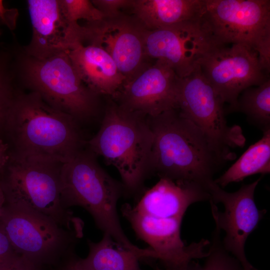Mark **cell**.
I'll list each match as a JSON object with an SVG mask.
<instances>
[{"mask_svg":"<svg viewBox=\"0 0 270 270\" xmlns=\"http://www.w3.org/2000/svg\"><path fill=\"white\" fill-rule=\"evenodd\" d=\"M10 158L64 163L84 149L79 122L36 92H18L0 126Z\"/></svg>","mask_w":270,"mask_h":270,"instance_id":"6da1fadb","label":"cell"},{"mask_svg":"<svg viewBox=\"0 0 270 270\" xmlns=\"http://www.w3.org/2000/svg\"><path fill=\"white\" fill-rule=\"evenodd\" d=\"M148 118L154 135L151 174L195 182L208 190L226 161L204 134L176 108Z\"/></svg>","mask_w":270,"mask_h":270,"instance_id":"7a4b0ae2","label":"cell"},{"mask_svg":"<svg viewBox=\"0 0 270 270\" xmlns=\"http://www.w3.org/2000/svg\"><path fill=\"white\" fill-rule=\"evenodd\" d=\"M110 98L100 128L86 144L118 170L124 195L134 194L151 174L153 133L147 116L126 110Z\"/></svg>","mask_w":270,"mask_h":270,"instance_id":"3957f363","label":"cell"},{"mask_svg":"<svg viewBox=\"0 0 270 270\" xmlns=\"http://www.w3.org/2000/svg\"><path fill=\"white\" fill-rule=\"evenodd\" d=\"M96 156L83 149L62 164L60 171V201L67 210L73 206L84 208L97 227L117 244L140 254L143 249L133 244L120 225L117 204L124 195V187L99 164Z\"/></svg>","mask_w":270,"mask_h":270,"instance_id":"277c9868","label":"cell"},{"mask_svg":"<svg viewBox=\"0 0 270 270\" xmlns=\"http://www.w3.org/2000/svg\"><path fill=\"white\" fill-rule=\"evenodd\" d=\"M62 164L8 158L0 169V187L4 204L42 214L62 226L82 236L83 222L61 203Z\"/></svg>","mask_w":270,"mask_h":270,"instance_id":"5b68a950","label":"cell"},{"mask_svg":"<svg viewBox=\"0 0 270 270\" xmlns=\"http://www.w3.org/2000/svg\"><path fill=\"white\" fill-rule=\"evenodd\" d=\"M18 58V70L27 86L51 106L78 122L98 114L100 96L81 80L68 51L43 59L28 55Z\"/></svg>","mask_w":270,"mask_h":270,"instance_id":"8992f818","label":"cell"},{"mask_svg":"<svg viewBox=\"0 0 270 270\" xmlns=\"http://www.w3.org/2000/svg\"><path fill=\"white\" fill-rule=\"evenodd\" d=\"M200 18L218 45L240 44L256 52L268 75L270 0H203Z\"/></svg>","mask_w":270,"mask_h":270,"instance_id":"52a82bcc","label":"cell"},{"mask_svg":"<svg viewBox=\"0 0 270 270\" xmlns=\"http://www.w3.org/2000/svg\"><path fill=\"white\" fill-rule=\"evenodd\" d=\"M224 106L199 66L179 78L176 109L204 134L227 162L236 156L231 149L242 148L246 138L240 126L228 124Z\"/></svg>","mask_w":270,"mask_h":270,"instance_id":"ba28073f","label":"cell"},{"mask_svg":"<svg viewBox=\"0 0 270 270\" xmlns=\"http://www.w3.org/2000/svg\"><path fill=\"white\" fill-rule=\"evenodd\" d=\"M0 227L14 252L38 266L70 250L82 237L42 214L6 204Z\"/></svg>","mask_w":270,"mask_h":270,"instance_id":"9c48e42d","label":"cell"},{"mask_svg":"<svg viewBox=\"0 0 270 270\" xmlns=\"http://www.w3.org/2000/svg\"><path fill=\"white\" fill-rule=\"evenodd\" d=\"M200 70L228 110L236 111L238 98L248 88L269 78L262 68L258 54L243 44L214 47L199 62Z\"/></svg>","mask_w":270,"mask_h":270,"instance_id":"30bf717a","label":"cell"},{"mask_svg":"<svg viewBox=\"0 0 270 270\" xmlns=\"http://www.w3.org/2000/svg\"><path fill=\"white\" fill-rule=\"evenodd\" d=\"M260 180V178L243 185L232 192L224 190L214 182L208 188L216 226L225 232L222 246L240 262L244 270L254 268L246 257V242L266 212V210L258 208L254 199L255 190Z\"/></svg>","mask_w":270,"mask_h":270,"instance_id":"8fae6325","label":"cell"},{"mask_svg":"<svg viewBox=\"0 0 270 270\" xmlns=\"http://www.w3.org/2000/svg\"><path fill=\"white\" fill-rule=\"evenodd\" d=\"M148 58L166 63L180 78L190 75L202 58L218 46L202 22L194 20L144 32Z\"/></svg>","mask_w":270,"mask_h":270,"instance_id":"7c38bea8","label":"cell"},{"mask_svg":"<svg viewBox=\"0 0 270 270\" xmlns=\"http://www.w3.org/2000/svg\"><path fill=\"white\" fill-rule=\"evenodd\" d=\"M146 30L135 18L121 13L80 26L78 36L81 42L94 44L104 50L124 76L125 83L150 65L146 62Z\"/></svg>","mask_w":270,"mask_h":270,"instance_id":"4fadbf2b","label":"cell"},{"mask_svg":"<svg viewBox=\"0 0 270 270\" xmlns=\"http://www.w3.org/2000/svg\"><path fill=\"white\" fill-rule=\"evenodd\" d=\"M138 238L147 243L166 270H184L194 260L206 258V239L186 246L180 236L182 218H159L141 214L126 204L121 208Z\"/></svg>","mask_w":270,"mask_h":270,"instance_id":"5bb4252c","label":"cell"},{"mask_svg":"<svg viewBox=\"0 0 270 270\" xmlns=\"http://www.w3.org/2000/svg\"><path fill=\"white\" fill-rule=\"evenodd\" d=\"M179 78L166 63L156 60L124 83L112 98L126 110L154 117L176 108Z\"/></svg>","mask_w":270,"mask_h":270,"instance_id":"9a60e30c","label":"cell"},{"mask_svg":"<svg viewBox=\"0 0 270 270\" xmlns=\"http://www.w3.org/2000/svg\"><path fill=\"white\" fill-rule=\"evenodd\" d=\"M32 36L25 48L26 55L43 59L68 51L78 40L77 32L64 14L60 0L27 1Z\"/></svg>","mask_w":270,"mask_h":270,"instance_id":"2e32d148","label":"cell"},{"mask_svg":"<svg viewBox=\"0 0 270 270\" xmlns=\"http://www.w3.org/2000/svg\"><path fill=\"white\" fill-rule=\"evenodd\" d=\"M210 200L208 190L198 184L160 178L134 208L154 217L182 218L190 205Z\"/></svg>","mask_w":270,"mask_h":270,"instance_id":"e0dca14e","label":"cell"},{"mask_svg":"<svg viewBox=\"0 0 270 270\" xmlns=\"http://www.w3.org/2000/svg\"><path fill=\"white\" fill-rule=\"evenodd\" d=\"M72 64L82 82L100 96L114 98L125 81L111 56L97 45L80 41L68 51Z\"/></svg>","mask_w":270,"mask_h":270,"instance_id":"ac0fdd59","label":"cell"},{"mask_svg":"<svg viewBox=\"0 0 270 270\" xmlns=\"http://www.w3.org/2000/svg\"><path fill=\"white\" fill-rule=\"evenodd\" d=\"M203 0H132L130 8L146 30H154L198 18Z\"/></svg>","mask_w":270,"mask_h":270,"instance_id":"d6986e66","label":"cell"},{"mask_svg":"<svg viewBox=\"0 0 270 270\" xmlns=\"http://www.w3.org/2000/svg\"><path fill=\"white\" fill-rule=\"evenodd\" d=\"M88 256L80 258L86 270H142L138 262L142 257L118 246L107 234L98 242L88 240Z\"/></svg>","mask_w":270,"mask_h":270,"instance_id":"ffe728a7","label":"cell"},{"mask_svg":"<svg viewBox=\"0 0 270 270\" xmlns=\"http://www.w3.org/2000/svg\"><path fill=\"white\" fill-rule=\"evenodd\" d=\"M262 138L252 144L222 176L214 180L220 187L238 182L248 176L270 172V129L262 132Z\"/></svg>","mask_w":270,"mask_h":270,"instance_id":"44dd1931","label":"cell"},{"mask_svg":"<svg viewBox=\"0 0 270 270\" xmlns=\"http://www.w3.org/2000/svg\"><path fill=\"white\" fill-rule=\"evenodd\" d=\"M236 111L244 114L262 132L270 129V78L244 90L238 98Z\"/></svg>","mask_w":270,"mask_h":270,"instance_id":"7402d4cb","label":"cell"},{"mask_svg":"<svg viewBox=\"0 0 270 270\" xmlns=\"http://www.w3.org/2000/svg\"><path fill=\"white\" fill-rule=\"evenodd\" d=\"M14 74L10 54L0 50V126L18 92L14 86Z\"/></svg>","mask_w":270,"mask_h":270,"instance_id":"603a6c76","label":"cell"},{"mask_svg":"<svg viewBox=\"0 0 270 270\" xmlns=\"http://www.w3.org/2000/svg\"><path fill=\"white\" fill-rule=\"evenodd\" d=\"M64 14L73 28L80 26L78 20H84L87 23L100 20L103 14L88 0H60Z\"/></svg>","mask_w":270,"mask_h":270,"instance_id":"cb8c5ba5","label":"cell"},{"mask_svg":"<svg viewBox=\"0 0 270 270\" xmlns=\"http://www.w3.org/2000/svg\"><path fill=\"white\" fill-rule=\"evenodd\" d=\"M94 6L103 14L104 18L116 16L120 10L130 8L132 0H92Z\"/></svg>","mask_w":270,"mask_h":270,"instance_id":"d4e9b609","label":"cell"},{"mask_svg":"<svg viewBox=\"0 0 270 270\" xmlns=\"http://www.w3.org/2000/svg\"><path fill=\"white\" fill-rule=\"evenodd\" d=\"M38 266L16 252L0 260V270H38Z\"/></svg>","mask_w":270,"mask_h":270,"instance_id":"484cf974","label":"cell"},{"mask_svg":"<svg viewBox=\"0 0 270 270\" xmlns=\"http://www.w3.org/2000/svg\"><path fill=\"white\" fill-rule=\"evenodd\" d=\"M18 14L17 9L6 8L3 1L0 0V21L2 25H5L10 30H14L16 26Z\"/></svg>","mask_w":270,"mask_h":270,"instance_id":"4316f807","label":"cell"},{"mask_svg":"<svg viewBox=\"0 0 270 270\" xmlns=\"http://www.w3.org/2000/svg\"><path fill=\"white\" fill-rule=\"evenodd\" d=\"M16 253L8 237L0 227V260Z\"/></svg>","mask_w":270,"mask_h":270,"instance_id":"83f0119b","label":"cell"},{"mask_svg":"<svg viewBox=\"0 0 270 270\" xmlns=\"http://www.w3.org/2000/svg\"><path fill=\"white\" fill-rule=\"evenodd\" d=\"M8 158V147L0 138V169L6 162Z\"/></svg>","mask_w":270,"mask_h":270,"instance_id":"f1b7e54d","label":"cell"},{"mask_svg":"<svg viewBox=\"0 0 270 270\" xmlns=\"http://www.w3.org/2000/svg\"><path fill=\"white\" fill-rule=\"evenodd\" d=\"M64 270H86L81 264L80 258H72L66 266Z\"/></svg>","mask_w":270,"mask_h":270,"instance_id":"f546056e","label":"cell"},{"mask_svg":"<svg viewBox=\"0 0 270 270\" xmlns=\"http://www.w3.org/2000/svg\"><path fill=\"white\" fill-rule=\"evenodd\" d=\"M184 270H202L201 264L195 260L191 262Z\"/></svg>","mask_w":270,"mask_h":270,"instance_id":"4dcf8cb0","label":"cell"},{"mask_svg":"<svg viewBox=\"0 0 270 270\" xmlns=\"http://www.w3.org/2000/svg\"><path fill=\"white\" fill-rule=\"evenodd\" d=\"M3 206H0V215H1V214H2V208H3Z\"/></svg>","mask_w":270,"mask_h":270,"instance_id":"1f68e13d","label":"cell"},{"mask_svg":"<svg viewBox=\"0 0 270 270\" xmlns=\"http://www.w3.org/2000/svg\"><path fill=\"white\" fill-rule=\"evenodd\" d=\"M252 270H258L257 268H255L254 267V268H252Z\"/></svg>","mask_w":270,"mask_h":270,"instance_id":"d6a6232c","label":"cell"},{"mask_svg":"<svg viewBox=\"0 0 270 270\" xmlns=\"http://www.w3.org/2000/svg\"><path fill=\"white\" fill-rule=\"evenodd\" d=\"M2 25V24L1 23L0 21V26ZM1 34V31H0V36Z\"/></svg>","mask_w":270,"mask_h":270,"instance_id":"836d02e7","label":"cell"}]
</instances>
